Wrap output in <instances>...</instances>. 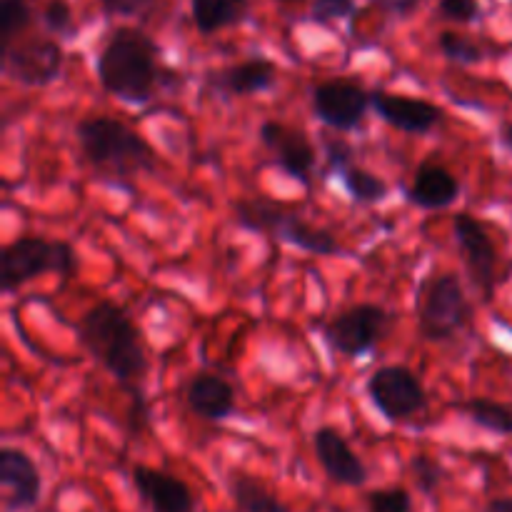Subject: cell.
Listing matches in <instances>:
<instances>
[{"instance_id": "cell-1", "label": "cell", "mask_w": 512, "mask_h": 512, "mask_svg": "<svg viewBox=\"0 0 512 512\" xmlns=\"http://www.w3.org/2000/svg\"><path fill=\"white\" fill-rule=\"evenodd\" d=\"M100 88L125 105L150 103L178 73L160 63V48L145 30L120 28L108 38L95 63Z\"/></svg>"}, {"instance_id": "cell-2", "label": "cell", "mask_w": 512, "mask_h": 512, "mask_svg": "<svg viewBox=\"0 0 512 512\" xmlns=\"http://www.w3.org/2000/svg\"><path fill=\"white\" fill-rule=\"evenodd\" d=\"M85 353L108 375L125 385H138L148 375L143 333L120 305L100 300L75 325Z\"/></svg>"}, {"instance_id": "cell-3", "label": "cell", "mask_w": 512, "mask_h": 512, "mask_svg": "<svg viewBox=\"0 0 512 512\" xmlns=\"http://www.w3.org/2000/svg\"><path fill=\"white\" fill-rule=\"evenodd\" d=\"M75 140L85 163L93 165L95 173L110 175L118 183L158 168L153 145L118 118L93 115L80 120L75 125Z\"/></svg>"}, {"instance_id": "cell-4", "label": "cell", "mask_w": 512, "mask_h": 512, "mask_svg": "<svg viewBox=\"0 0 512 512\" xmlns=\"http://www.w3.org/2000/svg\"><path fill=\"white\" fill-rule=\"evenodd\" d=\"M233 210L235 220H238L243 230L268 235V238L293 245V248L303 250V253L330 258V255H338L343 250L330 230L308 223V220H303L298 213H293V210L285 208L278 200L268 198V195L240 198L233 205Z\"/></svg>"}, {"instance_id": "cell-5", "label": "cell", "mask_w": 512, "mask_h": 512, "mask_svg": "<svg viewBox=\"0 0 512 512\" xmlns=\"http://www.w3.org/2000/svg\"><path fill=\"white\" fill-rule=\"evenodd\" d=\"M75 270H78V255L68 240L20 235L0 253V290L10 295L48 273L73 278Z\"/></svg>"}, {"instance_id": "cell-6", "label": "cell", "mask_w": 512, "mask_h": 512, "mask_svg": "<svg viewBox=\"0 0 512 512\" xmlns=\"http://www.w3.org/2000/svg\"><path fill=\"white\" fill-rule=\"evenodd\" d=\"M473 320V303L455 273L433 275L418 295V335L428 343H450Z\"/></svg>"}, {"instance_id": "cell-7", "label": "cell", "mask_w": 512, "mask_h": 512, "mask_svg": "<svg viewBox=\"0 0 512 512\" xmlns=\"http://www.w3.org/2000/svg\"><path fill=\"white\" fill-rule=\"evenodd\" d=\"M390 328V313L378 303H358L340 310L323 325V340L343 358H360L375 350Z\"/></svg>"}, {"instance_id": "cell-8", "label": "cell", "mask_w": 512, "mask_h": 512, "mask_svg": "<svg viewBox=\"0 0 512 512\" xmlns=\"http://www.w3.org/2000/svg\"><path fill=\"white\" fill-rule=\"evenodd\" d=\"M370 400L388 423H408L428 410V390L423 380L405 365H383L368 378Z\"/></svg>"}, {"instance_id": "cell-9", "label": "cell", "mask_w": 512, "mask_h": 512, "mask_svg": "<svg viewBox=\"0 0 512 512\" xmlns=\"http://www.w3.org/2000/svg\"><path fill=\"white\" fill-rule=\"evenodd\" d=\"M65 53L53 38L15 40L3 48V75L23 88H48L63 73Z\"/></svg>"}, {"instance_id": "cell-10", "label": "cell", "mask_w": 512, "mask_h": 512, "mask_svg": "<svg viewBox=\"0 0 512 512\" xmlns=\"http://www.w3.org/2000/svg\"><path fill=\"white\" fill-rule=\"evenodd\" d=\"M310 103H313L315 118L328 128L340 130V133L358 130L368 110L373 108L370 90L348 78L325 80V83L315 85Z\"/></svg>"}, {"instance_id": "cell-11", "label": "cell", "mask_w": 512, "mask_h": 512, "mask_svg": "<svg viewBox=\"0 0 512 512\" xmlns=\"http://www.w3.org/2000/svg\"><path fill=\"white\" fill-rule=\"evenodd\" d=\"M453 235L463 253L470 280L485 295V300H490L498 285V248L488 228L470 213H458L453 218Z\"/></svg>"}, {"instance_id": "cell-12", "label": "cell", "mask_w": 512, "mask_h": 512, "mask_svg": "<svg viewBox=\"0 0 512 512\" xmlns=\"http://www.w3.org/2000/svg\"><path fill=\"white\" fill-rule=\"evenodd\" d=\"M258 138L265 145V150L273 153L275 165L285 175L310 188L315 165H318V153H315V145L310 143L303 130L290 128L280 120H265L258 130Z\"/></svg>"}, {"instance_id": "cell-13", "label": "cell", "mask_w": 512, "mask_h": 512, "mask_svg": "<svg viewBox=\"0 0 512 512\" xmlns=\"http://www.w3.org/2000/svg\"><path fill=\"white\" fill-rule=\"evenodd\" d=\"M313 450L323 473L335 485H343V488H363V485H368V465L363 463V458L355 453L353 445L345 440V435L338 428L320 425L313 433Z\"/></svg>"}, {"instance_id": "cell-14", "label": "cell", "mask_w": 512, "mask_h": 512, "mask_svg": "<svg viewBox=\"0 0 512 512\" xmlns=\"http://www.w3.org/2000/svg\"><path fill=\"white\" fill-rule=\"evenodd\" d=\"M130 480L150 512H195L198 510V498L178 475L168 470L150 468V465H133Z\"/></svg>"}, {"instance_id": "cell-15", "label": "cell", "mask_w": 512, "mask_h": 512, "mask_svg": "<svg viewBox=\"0 0 512 512\" xmlns=\"http://www.w3.org/2000/svg\"><path fill=\"white\" fill-rule=\"evenodd\" d=\"M370 105H373L375 115H380V120H385L390 128L400 130V133L428 135L440 128V123L445 120L440 105L423 98L388 93V90H370Z\"/></svg>"}, {"instance_id": "cell-16", "label": "cell", "mask_w": 512, "mask_h": 512, "mask_svg": "<svg viewBox=\"0 0 512 512\" xmlns=\"http://www.w3.org/2000/svg\"><path fill=\"white\" fill-rule=\"evenodd\" d=\"M0 485L5 512L35 510L43 495V478L35 460L25 450L10 445L0 450Z\"/></svg>"}, {"instance_id": "cell-17", "label": "cell", "mask_w": 512, "mask_h": 512, "mask_svg": "<svg viewBox=\"0 0 512 512\" xmlns=\"http://www.w3.org/2000/svg\"><path fill=\"white\" fill-rule=\"evenodd\" d=\"M185 405L205 423H223L235 413V388L223 375L198 370L185 385Z\"/></svg>"}, {"instance_id": "cell-18", "label": "cell", "mask_w": 512, "mask_h": 512, "mask_svg": "<svg viewBox=\"0 0 512 512\" xmlns=\"http://www.w3.org/2000/svg\"><path fill=\"white\" fill-rule=\"evenodd\" d=\"M208 85L218 93L233 95V98L268 93L278 85V65L268 58H250L218 70V73H210Z\"/></svg>"}, {"instance_id": "cell-19", "label": "cell", "mask_w": 512, "mask_h": 512, "mask_svg": "<svg viewBox=\"0 0 512 512\" xmlns=\"http://www.w3.org/2000/svg\"><path fill=\"white\" fill-rule=\"evenodd\" d=\"M408 203L420 210H448L458 203L460 183L445 165L423 163L413 175V183L408 185Z\"/></svg>"}, {"instance_id": "cell-20", "label": "cell", "mask_w": 512, "mask_h": 512, "mask_svg": "<svg viewBox=\"0 0 512 512\" xmlns=\"http://www.w3.org/2000/svg\"><path fill=\"white\" fill-rule=\"evenodd\" d=\"M228 493L238 512H293L255 475L230 473Z\"/></svg>"}, {"instance_id": "cell-21", "label": "cell", "mask_w": 512, "mask_h": 512, "mask_svg": "<svg viewBox=\"0 0 512 512\" xmlns=\"http://www.w3.org/2000/svg\"><path fill=\"white\" fill-rule=\"evenodd\" d=\"M190 13L200 35H213L243 23L250 13V5L248 0H193Z\"/></svg>"}, {"instance_id": "cell-22", "label": "cell", "mask_w": 512, "mask_h": 512, "mask_svg": "<svg viewBox=\"0 0 512 512\" xmlns=\"http://www.w3.org/2000/svg\"><path fill=\"white\" fill-rule=\"evenodd\" d=\"M463 415H468L475 425L495 435H512V408L490 398H470L458 405Z\"/></svg>"}, {"instance_id": "cell-23", "label": "cell", "mask_w": 512, "mask_h": 512, "mask_svg": "<svg viewBox=\"0 0 512 512\" xmlns=\"http://www.w3.org/2000/svg\"><path fill=\"white\" fill-rule=\"evenodd\" d=\"M340 183H343L345 193L355 200V203L363 205H375L380 200L388 198L390 188L383 178H378L375 173H370L368 168H360V165L350 163L348 168H343L338 173Z\"/></svg>"}, {"instance_id": "cell-24", "label": "cell", "mask_w": 512, "mask_h": 512, "mask_svg": "<svg viewBox=\"0 0 512 512\" xmlns=\"http://www.w3.org/2000/svg\"><path fill=\"white\" fill-rule=\"evenodd\" d=\"M33 23V8L28 0H0V40L3 48L18 40L28 25Z\"/></svg>"}, {"instance_id": "cell-25", "label": "cell", "mask_w": 512, "mask_h": 512, "mask_svg": "<svg viewBox=\"0 0 512 512\" xmlns=\"http://www.w3.org/2000/svg\"><path fill=\"white\" fill-rule=\"evenodd\" d=\"M438 48L445 58L460 65H478L485 60V50L473 38L453 33V30H443L438 35Z\"/></svg>"}, {"instance_id": "cell-26", "label": "cell", "mask_w": 512, "mask_h": 512, "mask_svg": "<svg viewBox=\"0 0 512 512\" xmlns=\"http://www.w3.org/2000/svg\"><path fill=\"white\" fill-rule=\"evenodd\" d=\"M365 508H368V512H415L413 495L403 485L370 490L365 495Z\"/></svg>"}, {"instance_id": "cell-27", "label": "cell", "mask_w": 512, "mask_h": 512, "mask_svg": "<svg viewBox=\"0 0 512 512\" xmlns=\"http://www.w3.org/2000/svg\"><path fill=\"white\" fill-rule=\"evenodd\" d=\"M410 475L415 478V485L420 488L423 495H433L445 480V468L428 453H415L410 458Z\"/></svg>"}, {"instance_id": "cell-28", "label": "cell", "mask_w": 512, "mask_h": 512, "mask_svg": "<svg viewBox=\"0 0 512 512\" xmlns=\"http://www.w3.org/2000/svg\"><path fill=\"white\" fill-rule=\"evenodd\" d=\"M323 155H325V173H335L348 168L353 163L355 148L343 138V135H323Z\"/></svg>"}, {"instance_id": "cell-29", "label": "cell", "mask_w": 512, "mask_h": 512, "mask_svg": "<svg viewBox=\"0 0 512 512\" xmlns=\"http://www.w3.org/2000/svg\"><path fill=\"white\" fill-rule=\"evenodd\" d=\"M40 20H43V28L48 33L63 35V38H70L75 30L73 10H70V5L65 0H50L43 8V13H40Z\"/></svg>"}, {"instance_id": "cell-30", "label": "cell", "mask_w": 512, "mask_h": 512, "mask_svg": "<svg viewBox=\"0 0 512 512\" xmlns=\"http://www.w3.org/2000/svg\"><path fill=\"white\" fill-rule=\"evenodd\" d=\"M355 13H358L355 0H313V8H310V18L323 25L353 18Z\"/></svg>"}, {"instance_id": "cell-31", "label": "cell", "mask_w": 512, "mask_h": 512, "mask_svg": "<svg viewBox=\"0 0 512 512\" xmlns=\"http://www.w3.org/2000/svg\"><path fill=\"white\" fill-rule=\"evenodd\" d=\"M438 13L450 23L468 25L480 18V3L478 0H440Z\"/></svg>"}, {"instance_id": "cell-32", "label": "cell", "mask_w": 512, "mask_h": 512, "mask_svg": "<svg viewBox=\"0 0 512 512\" xmlns=\"http://www.w3.org/2000/svg\"><path fill=\"white\" fill-rule=\"evenodd\" d=\"M100 8L108 15H120V18H138L145 15L153 5V0H98Z\"/></svg>"}, {"instance_id": "cell-33", "label": "cell", "mask_w": 512, "mask_h": 512, "mask_svg": "<svg viewBox=\"0 0 512 512\" xmlns=\"http://www.w3.org/2000/svg\"><path fill=\"white\" fill-rule=\"evenodd\" d=\"M370 3L378 5L385 13L395 15V18H408V15H413L418 10L420 0H370Z\"/></svg>"}, {"instance_id": "cell-34", "label": "cell", "mask_w": 512, "mask_h": 512, "mask_svg": "<svg viewBox=\"0 0 512 512\" xmlns=\"http://www.w3.org/2000/svg\"><path fill=\"white\" fill-rule=\"evenodd\" d=\"M483 512H512V498H493Z\"/></svg>"}, {"instance_id": "cell-35", "label": "cell", "mask_w": 512, "mask_h": 512, "mask_svg": "<svg viewBox=\"0 0 512 512\" xmlns=\"http://www.w3.org/2000/svg\"><path fill=\"white\" fill-rule=\"evenodd\" d=\"M500 140H503L505 148H508L512 153V120H510V123H505L503 130H500Z\"/></svg>"}, {"instance_id": "cell-36", "label": "cell", "mask_w": 512, "mask_h": 512, "mask_svg": "<svg viewBox=\"0 0 512 512\" xmlns=\"http://www.w3.org/2000/svg\"><path fill=\"white\" fill-rule=\"evenodd\" d=\"M283 3H293V0H283Z\"/></svg>"}]
</instances>
